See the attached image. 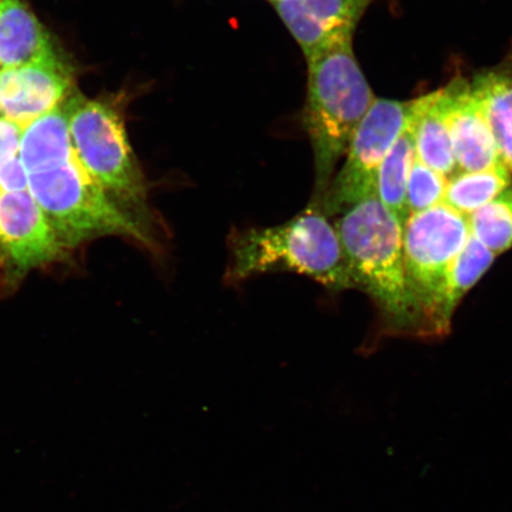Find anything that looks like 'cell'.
<instances>
[{
  "label": "cell",
  "mask_w": 512,
  "mask_h": 512,
  "mask_svg": "<svg viewBox=\"0 0 512 512\" xmlns=\"http://www.w3.org/2000/svg\"><path fill=\"white\" fill-rule=\"evenodd\" d=\"M277 272L304 275L331 291L355 288L335 224L318 203L278 226L243 230L230 242L229 281Z\"/></svg>",
  "instance_id": "cell-1"
},
{
  "label": "cell",
  "mask_w": 512,
  "mask_h": 512,
  "mask_svg": "<svg viewBox=\"0 0 512 512\" xmlns=\"http://www.w3.org/2000/svg\"><path fill=\"white\" fill-rule=\"evenodd\" d=\"M338 215L335 228L354 287L369 294L394 328L426 335L424 317L407 284L399 221L376 194Z\"/></svg>",
  "instance_id": "cell-2"
},
{
  "label": "cell",
  "mask_w": 512,
  "mask_h": 512,
  "mask_svg": "<svg viewBox=\"0 0 512 512\" xmlns=\"http://www.w3.org/2000/svg\"><path fill=\"white\" fill-rule=\"evenodd\" d=\"M306 61L309 81L304 127L315 158L313 202L319 203L376 96L357 62L352 38L338 42Z\"/></svg>",
  "instance_id": "cell-3"
},
{
  "label": "cell",
  "mask_w": 512,
  "mask_h": 512,
  "mask_svg": "<svg viewBox=\"0 0 512 512\" xmlns=\"http://www.w3.org/2000/svg\"><path fill=\"white\" fill-rule=\"evenodd\" d=\"M29 192L66 248L104 236L150 245L144 223L118 206L74 156L29 174Z\"/></svg>",
  "instance_id": "cell-4"
},
{
  "label": "cell",
  "mask_w": 512,
  "mask_h": 512,
  "mask_svg": "<svg viewBox=\"0 0 512 512\" xmlns=\"http://www.w3.org/2000/svg\"><path fill=\"white\" fill-rule=\"evenodd\" d=\"M66 106L75 157L107 195L143 223L149 190L120 114L111 105L69 94Z\"/></svg>",
  "instance_id": "cell-5"
},
{
  "label": "cell",
  "mask_w": 512,
  "mask_h": 512,
  "mask_svg": "<svg viewBox=\"0 0 512 512\" xmlns=\"http://www.w3.org/2000/svg\"><path fill=\"white\" fill-rule=\"evenodd\" d=\"M470 235L467 217L445 203L409 215L403 227L407 284L424 317L426 335H441L440 307L447 275Z\"/></svg>",
  "instance_id": "cell-6"
},
{
  "label": "cell",
  "mask_w": 512,
  "mask_h": 512,
  "mask_svg": "<svg viewBox=\"0 0 512 512\" xmlns=\"http://www.w3.org/2000/svg\"><path fill=\"white\" fill-rule=\"evenodd\" d=\"M413 105L414 100L375 99L350 140L341 171L318 203L326 215L341 214L376 194L377 170L408 124Z\"/></svg>",
  "instance_id": "cell-7"
},
{
  "label": "cell",
  "mask_w": 512,
  "mask_h": 512,
  "mask_svg": "<svg viewBox=\"0 0 512 512\" xmlns=\"http://www.w3.org/2000/svg\"><path fill=\"white\" fill-rule=\"evenodd\" d=\"M72 85V70L59 53L0 70V115L25 127L60 106Z\"/></svg>",
  "instance_id": "cell-8"
},
{
  "label": "cell",
  "mask_w": 512,
  "mask_h": 512,
  "mask_svg": "<svg viewBox=\"0 0 512 512\" xmlns=\"http://www.w3.org/2000/svg\"><path fill=\"white\" fill-rule=\"evenodd\" d=\"M64 247L29 190L0 192V252L19 270L49 264Z\"/></svg>",
  "instance_id": "cell-9"
},
{
  "label": "cell",
  "mask_w": 512,
  "mask_h": 512,
  "mask_svg": "<svg viewBox=\"0 0 512 512\" xmlns=\"http://www.w3.org/2000/svg\"><path fill=\"white\" fill-rule=\"evenodd\" d=\"M375 0H277L279 16L306 60L354 37L357 24Z\"/></svg>",
  "instance_id": "cell-10"
},
{
  "label": "cell",
  "mask_w": 512,
  "mask_h": 512,
  "mask_svg": "<svg viewBox=\"0 0 512 512\" xmlns=\"http://www.w3.org/2000/svg\"><path fill=\"white\" fill-rule=\"evenodd\" d=\"M441 91L458 172L485 170L502 164L471 83L456 78Z\"/></svg>",
  "instance_id": "cell-11"
},
{
  "label": "cell",
  "mask_w": 512,
  "mask_h": 512,
  "mask_svg": "<svg viewBox=\"0 0 512 512\" xmlns=\"http://www.w3.org/2000/svg\"><path fill=\"white\" fill-rule=\"evenodd\" d=\"M53 41L23 0H0V70L56 54Z\"/></svg>",
  "instance_id": "cell-12"
},
{
  "label": "cell",
  "mask_w": 512,
  "mask_h": 512,
  "mask_svg": "<svg viewBox=\"0 0 512 512\" xmlns=\"http://www.w3.org/2000/svg\"><path fill=\"white\" fill-rule=\"evenodd\" d=\"M411 127L416 158L447 179L458 174L441 89L414 100Z\"/></svg>",
  "instance_id": "cell-13"
},
{
  "label": "cell",
  "mask_w": 512,
  "mask_h": 512,
  "mask_svg": "<svg viewBox=\"0 0 512 512\" xmlns=\"http://www.w3.org/2000/svg\"><path fill=\"white\" fill-rule=\"evenodd\" d=\"M502 164L512 174V67L484 70L471 83Z\"/></svg>",
  "instance_id": "cell-14"
},
{
  "label": "cell",
  "mask_w": 512,
  "mask_h": 512,
  "mask_svg": "<svg viewBox=\"0 0 512 512\" xmlns=\"http://www.w3.org/2000/svg\"><path fill=\"white\" fill-rule=\"evenodd\" d=\"M73 156L64 102L23 127L19 159L28 174L64 162Z\"/></svg>",
  "instance_id": "cell-15"
},
{
  "label": "cell",
  "mask_w": 512,
  "mask_h": 512,
  "mask_svg": "<svg viewBox=\"0 0 512 512\" xmlns=\"http://www.w3.org/2000/svg\"><path fill=\"white\" fill-rule=\"evenodd\" d=\"M414 106V105H413ZM415 160L411 118L377 170L376 196L399 221L402 228L409 217L407 184Z\"/></svg>",
  "instance_id": "cell-16"
},
{
  "label": "cell",
  "mask_w": 512,
  "mask_h": 512,
  "mask_svg": "<svg viewBox=\"0 0 512 512\" xmlns=\"http://www.w3.org/2000/svg\"><path fill=\"white\" fill-rule=\"evenodd\" d=\"M495 259L496 255L490 249L486 248L475 236L470 235L466 245L454 259L447 275L440 307L441 335L446 334L453 312L460 300L478 283Z\"/></svg>",
  "instance_id": "cell-17"
},
{
  "label": "cell",
  "mask_w": 512,
  "mask_h": 512,
  "mask_svg": "<svg viewBox=\"0 0 512 512\" xmlns=\"http://www.w3.org/2000/svg\"><path fill=\"white\" fill-rule=\"evenodd\" d=\"M511 183V174L503 164L458 172L448 179L443 203L467 217L494 200Z\"/></svg>",
  "instance_id": "cell-18"
},
{
  "label": "cell",
  "mask_w": 512,
  "mask_h": 512,
  "mask_svg": "<svg viewBox=\"0 0 512 512\" xmlns=\"http://www.w3.org/2000/svg\"><path fill=\"white\" fill-rule=\"evenodd\" d=\"M470 233L496 256L512 248V183L494 200L467 216Z\"/></svg>",
  "instance_id": "cell-19"
},
{
  "label": "cell",
  "mask_w": 512,
  "mask_h": 512,
  "mask_svg": "<svg viewBox=\"0 0 512 512\" xmlns=\"http://www.w3.org/2000/svg\"><path fill=\"white\" fill-rule=\"evenodd\" d=\"M448 179L422 164L415 156L407 184L409 215L421 213L444 202Z\"/></svg>",
  "instance_id": "cell-20"
},
{
  "label": "cell",
  "mask_w": 512,
  "mask_h": 512,
  "mask_svg": "<svg viewBox=\"0 0 512 512\" xmlns=\"http://www.w3.org/2000/svg\"><path fill=\"white\" fill-rule=\"evenodd\" d=\"M29 189V174L19 156L0 165V192H19Z\"/></svg>",
  "instance_id": "cell-21"
},
{
  "label": "cell",
  "mask_w": 512,
  "mask_h": 512,
  "mask_svg": "<svg viewBox=\"0 0 512 512\" xmlns=\"http://www.w3.org/2000/svg\"><path fill=\"white\" fill-rule=\"evenodd\" d=\"M23 127L0 115V165L19 156Z\"/></svg>",
  "instance_id": "cell-22"
},
{
  "label": "cell",
  "mask_w": 512,
  "mask_h": 512,
  "mask_svg": "<svg viewBox=\"0 0 512 512\" xmlns=\"http://www.w3.org/2000/svg\"><path fill=\"white\" fill-rule=\"evenodd\" d=\"M272 2H277V0H272Z\"/></svg>",
  "instance_id": "cell-23"
}]
</instances>
